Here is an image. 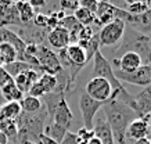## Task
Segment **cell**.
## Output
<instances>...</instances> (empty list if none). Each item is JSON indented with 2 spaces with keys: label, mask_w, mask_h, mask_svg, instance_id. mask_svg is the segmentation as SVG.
I'll return each instance as SVG.
<instances>
[{
  "label": "cell",
  "mask_w": 151,
  "mask_h": 144,
  "mask_svg": "<svg viewBox=\"0 0 151 144\" xmlns=\"http://www.w3.org/2000/svg\"><path fill=\"white\" fill-rule=\"evenodd\" d=\"M103 111L105 115V121L112 132L115 144H128L126 141V129L130 122L134 121L137 115L130 107L116 98H110L103 104Z\"/></svg>",
  "instance_id": "1"
},
{
  "label": "cell",
  "mask_w": 151,
  "mask_h": 144,
  "mask_svg": "<svg viewBox=\"0 0 151 144\" xmlns=\"http://www.w3.org/2000/svg\"><path fill=\"white\" fill-rule=\"evenodd\" d=\"M151 39L147 35L134 31V29L129 28L126 25L124 37L121 40V44L112 51L114 58H118L121 54H124L126 51H134L142 57V60L146 61V64L151 65V46H150Z\"/></svg>",
  "instance_id": "2"
},
{
  "label": "cell",
  "mask_w": 151,
  "mask_h": 144,
  "mask_svg": "<svg viewBox=\"0 0 151 144\" xmlns=\"http://www.w3.org/2000/svg\"><path fill=\"white\" fill-rule=\"evenodd\" d=\"M93 58H94V61H93V78H104V79L108 80L112 86V90H114L112 97H116V94L124 89V86L115 78L114 68H112L111 62L103 56V53L100 50L94 53Z\"/></svg>",
  "instance_id": "3"
},
{
  "label": "cell",
  "mask_w": 151,
  "mask_h": 144,
  "mask_svg": "<svg viewBox=\"0 0 151 144\" xmlns=\"http://www.w3.org/2000/svg\"><path fill=\"white\" fill-rule=\"evenodd\" d=\"M94 15H96V22L103 24V25H107V24L112 22L115 19H122L126 24L129 17H130V14H128L124 9L112 4V3L107 1V0H100L99 1L97 11Z\"/></svg>",
  "instance_id": "4"
},
{
  "label": "cell",
  "mask_w": 151,
  "mask_h": 144,
  "mask_svg": "<svg viewBox=\"0 0 151 144\" xmlns=\"http://www.w3.org/2000/svg\"><path fill=\"white\" fill-rule=\"evenodd\" d=\"M125 29H126V24L122 19H115L112 22L104 25L100 29V32L97 33L100 46L111 47L118 44L124 37Z\"/></svg>",
  "instance_id": "5"
},
{
  "label": "cell",
  "mask_w": 151,
  "mask_h": 144,
  "mask_svg": "<svg viewBox=\"0 0 151 144\" xmlns=\"http://www.w3.org/2000/svg\"><path fill=\"white\" fill-rule=\"evenodd\" d=\"M83 92L89 97H92L93 100H96L101 104L107 102L114 94L111 83L104 78H92L86 83V87H85Z\"/></svg>",
  "instance_id": "6"
},
{
  "label": "cell",
  "mask_w": 151,
  "mask_h": 144,
  "mask_svg": "<svg viewBox=\"0 0 151 144\" xmlns=\"http://www.w3.org/2000/svg\"><path fill=\"white\" fill-rule=\"evenodd\" d=\"M78 107L81 110V115H82L83 121V128L87 130H93V125H94V118H96L97 112L100 111V108L103 107V104L96 100H93L92 97H89L85 92L79 94V101Z\"/></svg>",
  "instance_id": "7"
},
{
  "label": "cell",
  "mask_w": 151,
  "mask_h": 144,
  "mask_svg": "<svg viewBox=\"0 0 151 144\" xmlns=\"http://www.w3.org/2000/svg\"><path fill=\"white\" fill-rule=\"evenodd\" d=\"M114 75L121 83L126 82V83L140 86V87L151 86V65L150 64H143L137 71L130 72V74H125V72L114 69Z\"/></svg>",
  "instance_id": "8"
},
{
  "label": "cell",
  "mask_w": 151,
  "mask_h": 144,
  "mask_svg": "<svg viewBox=\"0 0 151 144\" xmlns=\"http://www.w3.org/2000/svg\"><path fill=\"white\" fill-rule=\"evenodd\" d=\"M35 57H36L37 62H39V67L42 68V71L45 74H50L55 76L60 71L63 69L58 62L57 54L54 51H51L49 47L43 46V44H37L36 56Z\"/></svg>",
  "instance_id": "9"
},
{
  "label": "cell",
  "mask_w": 151,
  "mask_h": 144,
  "mask_svg": "<svg viewBox=\"0 0 151 144\" xmlns=\"http://www.w3.org/2000/svg\"><path fill=\"white\" fill-rule=\"evenodd\" d=\"M112 65L116 68V71H121V72H125V74H130V72L137 71L142 67L143 60L137 53L126 51L124 54H121L118 58H114Z\"/></svg>",
  "instance_id": "10"
},
{
  "label": "cell",
  "mask_w": 151,
  "mask_h": 144,
  "mask_svg": "<svg viewBox=\"0 0 151 144\" xmlns=\"http://www.w3.org/2000/svg\"><path fill=\"white\" fill-rule=\"evenodd\" d=\"M129 107L132 108L137 118H143L151 112V87H144L139 94L132 96V100L129 102Z\"/></svg>",
  "instance_id": "11"
},
{
  "label": "cell",
  "mask_w": 151,
  "mask_h": 144,
  "mask_svg": "<svg viewBox=\"0 0 151 144\" xmlns=\"http://www.w3.org/2000/svg\"><path fill=\"white\" fill-rule=\"evenodd\" d=\"M50 115L53 116V121L51 122H54L57 125L63 126L64 129L69 130V126L72 123L73 115H72V112H71V110H69L68 104H67L65 97H63L57 102V105L54 107V110H53V112H51Z\"/></svg>",
  "instance_id": "12"
},
{
  "label": "cell",
  "mask_w": 151,
  "mask_h": 144,
  "mask_svg": "<svg viewBox=\"0 0 151 144\" xmlns=\"http://www.w3.org/2000/svg\"><path fill=\"white\" fill-rule=\"evenodd\" d=\"M151 137V132L147 128L146 122L142 118H136L130 122V125L126 129V141H136L140 139H148Z\"/></svg>",
  "instance_id": "13"
},
{
  "label": "cell",
  "mask_w": 151,
  "mask_h": 144,
  "mask_svg": "<svg viewBox=\"0 0 151 144\" xmlns=\"http://www.w3.org/2000/svg\"><path fill=\"white\" fill-rule=\"evenodd\" d=\"M47 40L50 43V46L53 49L57 50H63L65 47L71 44V39H69V33L68 31L63 27L57 25L55 28H53L51 31H49L47 33Z\"/></svg>",
  "instance_id": "14"
},
{
  "label": "cell",
  "mask_w": 151,
  "mask_h": 144,
  "mask_svg": "<svg viewBox=\"0 0 151 144\" xmlns=\"http://www.w3.org/2000/svg\"><path fill=\"white\" fill-rule=\"evenodd\" d=\"M126 25L129 28L148 36V33H151V7L142 15H136V17L130 15Z\"/></svg>",
  "instance_id": "15"
},
{
  "label": "cell",
  "mask_w": 151,
  "mask_h": 144,
  "mask_svg": "<svg viewBox=\"0 0 151 144\" xmlns=\"http://www.w3.org/2000/svg\"><path fill=\"white\" fill-rule=\"evenodd\" d=\"M65 54L68 57V60L75 67H78V68H83L89 62V57H87L85 49L81 44H78V43L68 44V46L65 47Z\"/></svg>",
  "instance_id": "16"
},
{
  "label": "cell",
  "mask_w": 151,
  "mask_h": 144,
  "mask_svg": "<svg viewBox=\"0 0 151 144\" xmlns=\"http://www.w3.org/2000/svg\"><path fill=\"white\" fill-rule=\"evenodd\" d=\"M0 43H9V44H11L17 50V53H18V60L19 61L22 60L24 51H25V46L27 44H25V42L17 33H14L13 31H10L7 28H1L0 29Z\"/></svg>",
  "instance_id": "17"
},
{
  "label": "cell",
  "mask_w": 151,
  "mask_h": 144,
  "mask_svg": "<svg viewBox=\"0 0 151 144\" xmlns=\"http://www.w3.org/2000/svg\"><path fill=\"white\" fill-rule=\"evenodd\" d=\"M40 75L42 74L36 72L35 69H29V71H27V72H24V74L18 75L17 78H14V83L18 87L19 92H22V93L25 94V93H28V90L31 89V86H32L35 82L39 80Z\"/></svg>",
  "instance_id": "18"
},
{
  "label": "cell",
  "mask_w": 151,
  "mask_h": 144,
  "mask_svg": "<svg viewBox=\"0 0 151 144\" xmlns=\"http://www.w3.org/2000/svg\"><path fill=\"white\" fill-rule=\"evenodd\" d=\"M93 132H94V136L101 141V144H115L114 137H112V132H111L110 126H108L105 119L100 118L93 125Z\"/></svg>",
  "instance_id": "19"
},
{
  "label": "cell",
  "mask_w": 151,
  "mask_h": 144,
  "mask_svg": "<svg viewBox=\"0 0 151 144\" xmlns=\"http://www.w3.org/2000/svg\"><path fill=\"white\" fill-rule=\"evenodd\" d=\"M21 114H22V108L18 101H7L0 107V121L3 119L17 121Z\"/></svg>",
  "instance_id": "20"
},
{
  "label": "cell",
  "mask_w": 151,
  "mask_h": 144,
  "mask_svg": "<svg viewBox=\"0 0 151 144\" xmlns=\"http://www.w3.org/2000/svg\"><path fill=\"white\" fill-rule=\"evenodd\" d=\"M15 10H17V15H18V19L22 24H29L33 21V17H35V9L29 4L25 0H19L15 3Z\"/></svg>",
  "instance_id": "21"
},
{
  "label": "cell",
  "mask_w": 151,
  "mask_h": 144,
  "mask_svg": "<svg viewBox=\"0 0 151 144\" xmlns=\"http://www.w3.org/2000/svg\"><path fill=\"white\" fill-rule=\"evenodd\" d=\"M19 104H21L22 112H25V114H37L43 108V102H42L40 98L32 97V96H28V94L19 101Z\"/></svg>",
  "instance_id": "22"
},
{
  "label": "cell",
  "mask_w": 151,
  "mask_h": 144,
  "mask_svg": "<svg viewBox=\"0 0 151 144\" xmlns=\"http://www.w3.org/2000/svg\"><path fill=\"white\" fill-rule=\"evenodd\" d=\"M3 68L6 69V72L11 76V78H17L18 75L24 74V72H27V71L29 69H35L31 64H28V62H25V61H14V62H10V64H4L3 65Z\"/></svg>",
  "instance_id": "23"
},
{
  "label": "cell",
  "mask_w": 151,
  "mask_h": 144,
  "mask_svg": "<svg viewBox=\"0 0 151 144\" xmlns=\"http://www.w3.org/2000/svg\"><path fill=\"white\" fill-rule=\"evenodd\" d=\"M0 94H1L3 98L7 100V101H18L19 102L24 98V93L18 90V87L14 83V80L7 85H4L3 87H0Z\"/></svg>",
  "instance_id": "24"
},
{
  "label": "cell",
  "mask_w": 151,
  "mask_h": 144,
  "mask_svg": "<svg viewBox=\"0 0 151 144\" xmlns=\"http://www.w3.org/2000/svg\"><path fill=\"white\" fill-rule=\"evenodd\" d=\"M0 132L10 140H15L18 137V126H17V121L13 119H3L0 121Z\"/></svg>",
  "instance_id": "25"
},
{
  "label": "cell",
  "mask_w": 151,
  "mask_h": 144,
  "mask_svg": "<svg viewBox=\"0 0 151 144\" xmlns=\"http://www.w3.org/2000/svg\"><path fill=\"white\" fill-rule=\"evenodd\" d=\"M78 44H81V46L85 49L87 57H89V60L94 56L96 51L100 50V43H99V36H97V33H94V35H93L90 39H87V40H79Z\"/></svg>",
  "instance_id": "26"
},
{
  "label": "cell",
  "mask_w": 151,
  "mask_h": 144,
  "mask_svg": "<svg viewBox=\"0 0 151 144\" xmlns=\"http://www.w3.org/2000/svg\"><path fill=\"white\" fill-rule=\"evenodd\" d=\"M37 83L40 85V87L43 89L45 94H49V93H53L57 87V78L54 75H50V74H42Z\"/></svg>",
  "instance_id": "27"
},
{
  "label": "cell",
  "mask_w": 151,
  "mask_h": 144,
  "mask_svg": "<svg viewBox=\"0 0 151 144\" xmlns=\"http://www.w3.org/2000/svg\"><path fill=\"white\" fill-rule=\"evenodd\" d=\"M72 15L82 27H90L93 22H96V15L90 11H87V10L82 9V7H79Z\"/></svg>",
  "instance_id": "28"
},
{
  "label": "cell",
  "mask_w": 151,
  "mask_h": 144,
  "mask_svg": "<svg viewBox=\"0 0 151 144\" xmlns=\"http://www.w3.org/2000/svg\"><path fill=\"white\" fill-rule=\"evenodd\" d=\"M0 54L4 60V64H10L18 60V53L9 43H0Z\"/></svg>",
  "instance_id": "29"
},
{
  "label": "cell",
  "mask_w": 151,
  "mask_h": 144,
  "mask_svg": "<svg viewBox=\"0 0 151 144\" xmlns=\"http://www.w3.org/2000/svg\"><path fill=\"white\" fill-rule=\"evenodd\" d=\"M148 9H150V1H143V3H133V4H128L124 10L128 13V14L136 17V15L144 14Z\"/></svg>",
  "instance_id": "30"
},
{
  "label": "cell",
  "mask_w": 151,
  "mask_h": 144,
  "mask_svg": "<svg viewBox=\"0 0 151 144\" xmlns=\"http://www.w3.org/2000/svg\"><path fill=\"white\" fill-rule=\"evenodd\" d=\"M81 0H60V9L65 15H72L79 9Z\"/></svg>",
  "instance_id": "31"
},
{
  "label": "cell",
  "mask_w": 151,
  "mask_h": 144,
  "mask_svg": "<svg viewBox=\"0 0 151 144\" xmlns=\"http://www.w3.org/2000/svg\"><path fill=\"white\" fill-rule=\"evenodd\" d=\"M99 1H100V0H81V1H79V7H82V9L90 11L93 14H96Z\"/></svg>",
  "instance_id": "32"
},
{
  "label": "cell",
  "mask_w": 151,
  "mask_h": 144,
  "mask_svg": "<svg viewBox=\"0 0 151 144\" xmlns=\"http://www.w3.org/2000/svg\"><path fill=\"white\" fill-rule=\"evenodd\" d=\"M75 135L78 136V139L81 140V141L87 143L92 137H94V132H93V130H87V129H85V128H82V129H79Z\"/></svg>",
  "instance_id": "33"
},
{
  "label": "cell",
  "mask_w": 151,
  "mask_h": 144,
  "mask_svg": "<svg viewBox=\"0 0 151 144\" xmlns=\"http://www.w3.org/2000/svg\"><path fill=\"white\" fill-rule=\"evenodd\" d=\"M79 143H81V140L78 139V136L68 130V132L65 133L64 139L61 140V143L60 144H79Z\"/></svg>",
  "instance_id": "34"
},
{
  "label": "cell",
  "mask_w": 151,
  "mask_h": 144,
  "mask_svg": "<svg viewBox=\"0 0 151 144\" xmlns=\"http://www.w3.org/2000/svg\"><path fill=\"white\" fill-rule=\"evenodd\" d=\"M13 78L10 76L7 72H6V69L1 67L0 68V87H3L4 85H7V83H10V82H13Z\"/></svg>",
  "instance_id": "35"
},
{
  "label": "cell",
  "mask_w": 151,
  "mask_h": 144,
  "mask_svg": "<svg viewBox=\"0 0 151 144\" xmlns=\"http://www.w3.org/2000/svg\"><path fill=\"white\" fill-rule=\"evenodd\" d=\"M27 1L32 6L33 9H40V7H45V6L49 3V0H27Z\"/></svg>",
  "instance_id": "36"
},
{
  "label": "cell",
  "mask_w": 151,
  "mask_h": 144,
  "mask_svg": "<svg viewBox=\"0 0 151 144\" xmlns=\"http://www.w3.org/2000/svg\"><path fill=\"white\" fill-rule=\"evenodd\" d=\"M142 119H143V121H144V122H146L147 128H148V130H150V132H151V112H150V114H147L146 116H143Z\"/></svg>",
  "instance_id": "37"
},
{
  "label": "cell",
  "mask_w": 151,
  "mask_h": 144,
  "mask_svg": "<svg viewBox=\"0 0 151 144\" xmlns=\"http://www.w3.org/2000/svg\"><path fill=\"white\" fill-rule=\"evenodd\" d=\"M130 144H151V141L148 139H140L136 141H130Z\"/></svg>",
  "instance_id": "38"
},
{
  "label": "cell",
  "mask_w": 151,
  "mask_h": 144,
  "mask_svg": "<svg viewBox=\"0 0 151 144\" xmlns=\"http://www.w3.org/2000/svg\"><path fill=\"white\" fill-rule=\"evenodd\" d=\"M126 6L128 4H133V3H143V1H150V0H124Z\"/></svg>",
  "instance_id": "39"
},
{
  "label": "cell",
  "mask_w": 151,
  "mask_h": 144,
  "mask_svg": "<svg viewBox=\"0 0 151 144\" xmlns=\"http://www.w3.org/2000/svg\"><path fill=\"white\" fill-rule=\"evenodd\" d=\"M0 144H9V139L0 132Z\"/></svg>",
  "instance_id": "40"
},
{
  "label": "cell",
  "mask_w": 151,
  "mask_h": 144,
  "mask_svg": "<svg viewBox=\"0 0 151 144\" xmlns=\"http://www.w3.org/2000/svg\"><path fill=\"white\" fill-rule=\"evenodd\" d=\"M87 144H101V141H100L99 139H97L96 136H94V137H92V139L87 141Z\"/></svg>",
  "instance_id": "41"
},
{
  "label": "cell",
  "mask_w": 151,
  "mask_h": 144,
  "mask_svg": "<svg viewBox=\"0 0 151 144\" xmlns=\"http://www.w3.org/2000/svg\"><path fill=\"white\" fill-rule=\"evenodd\" d=\"M4 65V60H3V57H1V54H0V68Z\"/></svg>",
  "instance_id": "42"
},
{
  "label": "cell",
  "mask_w": 151,
  "mask_h": 144,
  "mask_svg": "<svg viewBox=\"0 0 151 144\" xmlns=\"http://www.w3.org/2000/svg\"><path fill=\"white\" fill-rule=\"evenodd\" d=\"M150 141H151V137H150Z\"/></svg>",
  "instance_id": "43"
},
{
  "label": "cell",
  "mask_w": 151,
  "mask_h": 144,
  "mask_svg": "<svg viewBox=\"0 0 151 144\" xmlns=\"http://www.w3.org/2000/svg\"><path fill=\"white\" fill-rule=\"evenodd\" d=\"M150 46H151V42H150Z\"/></svg>",
  "instance_id": "44"
},
{
  "label": "cell",
  "mask_w": 151,
  "mask_h": 144,
  "mask_svg": "<svg viewBox=\"0 0 151 144\" xmlns=\"http://www.w3.org/2000/svg\"><path fill=\"white\" fill-rule=\"evenodd\" d=\"M150 87H151V86H150Z\"/></svg>",
  "instance_id": "45"
}]
</instances>
